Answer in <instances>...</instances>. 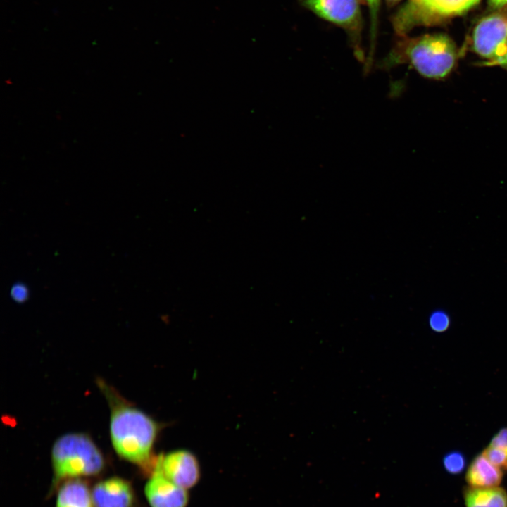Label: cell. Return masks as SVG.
Listing matches in <instances>:
<instances>
[{
    "instance_id": "d6986e66",
    "label": "cell",
    "mask_w": 507,
    "mask_h": 507,
    "mask_svg": "<svg viewBox=\"0 0 507 507\" xmlns=\"http://www.w3.org/2000/svg\"><path fill=\"white\" fill-rule=\"evenodd\" d=\"M489 2L494 8L502 7L507 4V0H489Z\"/></svg>"
},
{
    "instance_id": "9c48e42d",
    "label": "cell",
    "mask_w": 507,
    "mask_h": 507,
    "mask_svg": "<svg viewBox=\"0 0 507 507\" xmlns=\"http://www.w3.org/2000/svg\"><path fill=\"white\" fill-rule=\"evenodd\" d=\"M94 507H131L134 493L129 482L112 477L97 483L92 492Z\"/></svg>"
},
{
    "instance_id": "7a4b0ae2",
    "label": "cell",
    "mask_w": 507,
    "mask_h": 507,
    "mask_svg": "<svg viewBox=\"0 0 507 507\" xmlns=\"http://www.w3.org/2000/svg\"><path fill=\"white\" fill-rule=\"evenodd\" d=\"M457 56L456 46L448 36L425 35L400 43L381 67L389 68L408 63L423 77L441 80L453 70Z\"/></svg>"
},
{
    "instance_id": "8992f818",
    "label": "cell",
    "mask_w": 507,
    "mask_h": 507,
    "mask_svg": "<svg viewBox=\"0 0 507 507\" xmlns=\"http://www.w3.org/2000/svg\"><path fill=\"white\" fill-rule=\"evenodd\" d=\"M144 493L151 507H187L189 500L187 489L174 484L164 475L160 455L154 463Z\"/></svg>"
},
{
    "instance_id": "ffe728a7",
    "label": "cell",
    "mask_w": 507,
    "mask_h": 507,
    "mask_svg": "<svg viewBox=\"0 0 507 507\" xmlns=\"http://www.w3.org/2000/svg\"><path fill=\"white\" fill-rule=\"evenodd\" d=\"M390 1H397V0H390Z\"/></svg>"
},
{
    "instance_id": "3957f363",
    "label": "cell",
    "mask_w": 507,
    "mask_h": 507,
    "mask_svg": "<svg viewBox=\"0 0 507 507\" xmlns=\"http://www.w3.org/2000/svg\"><path fill=\"white\" fill-rule=\"evenodd\" d=\"M51 461L55 481L92 476L104 467V456L93 442L84 433L62 435L54 442Z\"/></svg>"
},
{
    "instance_id": "6da1fadb",
    "label": "cell",
    "mask_w": 507,
    "mask_h": 507,
    "mask_svg": "<svg viewBox=\"0 0 507 507\" xmlns=\"http://www.w3.org/2000/svg\"><path fill=\"white\" fill-rule=\"evenodd\" d=\"M96 382L110 407V436L115 451L131 463L149 465L158 424L103 380Z\"/></svg>"
},
{
    "instance_id": "4fadbf2b",
    "label": "cell",
    "mask_w": 507,
    "mask_h": 507,
    "mask_svg": "<svg viewBox=\"0 0 507 507\" xmlns=\"http://www.w3.org/2000/svg\"><path fill=\"white\" fill-rule=\"evenodd\" d=\"M442 463L445 470L451 475L461 474L466 467V459L459 451H451L446 453Z\"/></svg>"
},
{
    "instance_id": "8fae6325",
    "label": "cell",
    "mask_w": 507,
    "mask_h": 507,
    "mask_svg": "<svg viewBox=\"0 0 507 507\" xmlns=\"http://www.w3.org/2000/svg\"><path fill=\"white\" fill-rule=\"evenodd\" d=\"M465 507H507V492L500 486L467 487L463 490Z\"/></svg>"
},
{
    "instance_id": "5b68a950",
    "label": "cell",
    "mask_w": 507,
    "mask_h": 507,
    "mask_svg": "<svg viewBox=\"0 0 507 507\" xmlns=\"http://www.w3.org/2000/svg\"><path fill=\"white\" fill-rule=\"evenodd\" d=\"M472 48L489 64L507 69V23L500 15L483 18L472 35Z\"/></svg>"
},
{
    "instance_id": "ba28073f",
    "label": "cell",
    "mask_w": 507,
    "mask_h": 507,
    "mask_svg": "<svg viewBox=\"0 0 507 507\" xmlns=\"http://www.w3.org/2000/svg\"><path fill=\"white\" fill-rule=\"evenodd\" d=\"M303 2L319 17L338 25L351 27L358 22V0H303Z\"/></svg>"
},
{
    "instance_id": "5bb4252c",
    "label": "cell",
    "mask_w": 507,
    "mask_h": 507,
    "mask_svg": "<svg viewBox=\"0 0 507 507\" xmlns=\"http://www.w3.org/2000/svg\"><path fill=\"white\" fill-rule=\"evenodd\" d=\"M482 453L494 465L507 470V449L488 445Z\"/></svg>"
},
{
    "instance_id": "277c9868",
    "label": "cell",
    "mask_w": 507,
    "mask_h": 507,
    "mask_svg": "<svg viewBox=\"0 0 507 507\" xmlns=\"http://www.w3.org/2000/svg\"><path fill=\"white\" fill-rule=\"evenodd\" d=\"M479 1L480 0H409L396 18V29L399 32H403L417 23H426L461 15Z\"/></svg>"
},
{
    "instance_id": "ac0fdd59",
    "label": "cell",
    "mask_w": 507,
    "mask_h": 507,
    "mask_svg": "<svg viewBox=\"0 0 507 507\" xmlns=\"http://www.w3.org/2000/svg\"><path fill=\"white\" fill-rule=\"evenodd\" d=\"M369 7L370 12V16H371V23H372V40H374L373 36L375 35V23H376V18L377 15V11L380 6V0H365Z\"/></svg>"
},
{
    "instance_id": "e0dca14e",
    "label": "cell",
    "mask_w": 507,
    "mask_h": 507,
    "mask_svg": "<svg viewBox=\"0 0 507 507\" xmlns=\"http://www.w3.org/2000/svg\"><path fill=\"white\" fill-rule=\"evenodd\" d=\"M489 445L507 449V427L500 429L492 437Z\"/></svg>"
},
{
    "instance_id": "52a82bcc",
    "label": "cell",
    "mask_w": 507,
    "mask_h": 507,
    "mask_svg": "<svg viewBox=\"0 0 507 507\" xmlns=\"http://www.w3.org/2000/svg\"><path fill=\"white\" fill-rule=\"evenodd\" d=\"M160 456L163 472L174 484L188 490L199 482L200 465L192 452L180 449Z\"/></svg>"
},
{
    "instance_id": "2e32d148",
    "label": "cell",
    "mask_w": 507,
    "mask_h": 507,
    "mask_svg": "<svg viewBox=\"0 0 507 507\" xmlns=\"http://www.w3.org/2000/svg\"><path fill=\"white\" fill-rule=\"evenodd\" d=\"M29 291L27 287L22 283L15 284L11 290V296L13 299L18 303L26 301L28 298Z\"/></svg>"
},
{
    "instance_id": "30bf717a",
    "label": "cell",
    "mask_w": 507,
    "mask_h": 507,
    "mask_svg": "<svg viewBox=\"0 0 507 507\" xmlns=\"http://www.w3.org/2000/svg\"><path fill=\"white\" fill-rule=\"evenodd\" d=\"M503 477V470L492 463L482 453L469 464L465 477L468 486L481 488L500 486Z\"/></svg>"
},
{
    "instance_id": "7c38bea8",
    "label": "cell",
    "mask_w": 507,
    "mask_h": 507,
    "mask_svg": "<svg viewBox=\"0 0 507 507\" xmlns=\"http://www.w3.org/2000/svg\"><path fill=\"white\" fill-rule=\"evenodd\" d=\"M56 507H94L92 493L82 480L70 479L58 490Z\"/></svg>"
},
{
    "instance_id": "9a60e30c",
    "label": "cell",
    "mask_w": 507,
    "mask_h": 507,
    "mask_svg": "<svg viewBox=\"0 0 507 507\" xmlns=\"http://www.w3.org/2000/svg\"><path fill=\"white\" fill-rule=\"evenodd\" d=\"M450 318L443 311H434L430 316L429 325L431 329L436 332H444L450 326Z\"/></svg>"
}]
</instances>
